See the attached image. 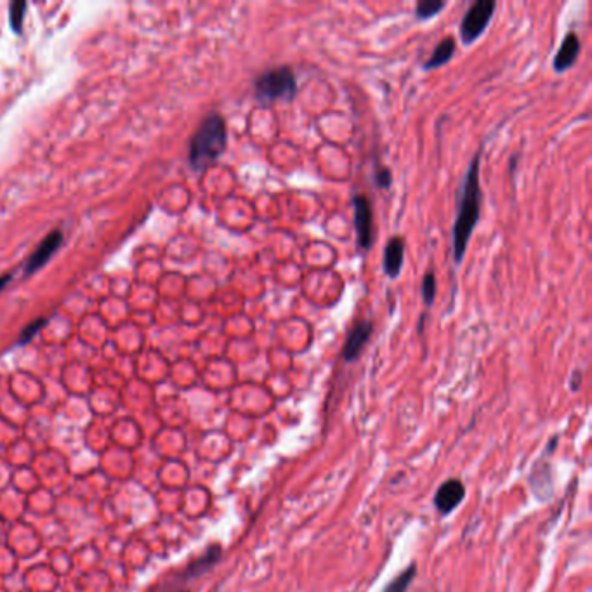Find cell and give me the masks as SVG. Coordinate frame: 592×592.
Masks as SVG:
<instances>
[{
	"instance_id": "obj_1",
	"label": "cell",
	"mask_w": 592,
	"mask_h": 592,
	"mask_svg": "<svg viewBox=\"0 0 592 592\" xmlns=\"http://www.w3.org/2000/svg\"><path fill=\"white\" fill-rule=\"evenodd\" d=\"M482 152L483 150H478L472 157L464 179H462L461 188H459L457 215H455L454 228H452V252H454V261L457 264L464 261L469 240L482 215V186H479Z\"/></svg>"
},
{
	"instance_id": "obj_2",
	"label": "cell",
	"mask_w": 592,
	"mask_h": 592,
	"mask_svg": "<svg viewBox=\"0 0 592 592\" xmlns=\"http://www.w3.org/2000/svg\"><path fill=\"white\" fill-rule=\"evenodd\" d=\"M228 143L224 118L219 113H210L198 131L195 132L189 145V164L195 171H205L224 153Z\"/></svg>"
},
{
	"instance_id": "obj_3",
	"label": "cell",
	"mask_w": 592,
	"mask_h": 592,
	"mask_svg": "<svg viewBox=\"0 0 592 592\" xmlns=\"http://www.w3.org/2000/svg\"><path fill=\"white\" fill-rule=\"evenodd\" d=\"M254 92L257 101L271 105L278 101H292L299 92V87L292 68L283 64L261 73L254 82Z\"/></svg>"
},
{
	"instance_id": "obj_4",
	"label": "cell",
	"mask_w": 592,
	"mask_h": 592,
	"mask_svg": "<svg viewBox=\"0 0 592 592\" xmlns=\"http://www.w3.org/2000/svg\"><path fill=\"white\" fill-rule=\"evenodd\" d=\"M497 3L493 0H478L464 14L461 23V38L464 45H471L484 34L490 21L493 20Z\"/></svg>"
},
{
	"instance_id": "obj_5",
	"label": "cell",
	"mask_w": 592,
	"mask_h": 592,
	"mask_svg": "<svg viewBox=\"0 0 592 592\" xmlns=\"http://www.w3.org/2000/svg\"><path fill=\"white\" fill-rule=\"evenodd\" d=\"M353 207L358 245H360V249L368 250L374 245V215H372V205L367 196L356 195L353 198Z\"/></svg>"
},
{
	"instance_id": "obj_6",
	"label": "cell",
	"mask_w": 592,
	"mask_h": 592,
	"mask_svg": "<svg viewBox=\"0 0 592 592\" xmlns=\"http://www.w3.org/2000/svg\"><path fill=\"white\" fill-rule=\"evenodd\" d=\"M465 497V486L461 479H447L440 488H438L436 495H434V507L441 514H450L454 509L464 500Z\"/></svg>"
},
{
	"instance_id": "obj_7",
	"label": "cell",
	"mask_w": 592,
	"mask_h": 592,
	"mask_svg": "<svg viewBox=\"0 0 592 592\" xmlns=\"http://www.w3.org/2000/svg\"><path fill=\"white\" fill-rule=\"evenodd\" d=\"M61 243H63V233L52 231L51 235L37 247V250L31 254L27 266H24V275H34L35 271H38L42 266H45V263L56 254V250L59 249Z\"/></svg>"
},
{
	"instance_id": "obj_8",
	"label": "cell",
	"mask_w": 592,
	"mask_h": 592,
	"mask_svg": "<svg viewBox=\"0 0 592 592\" xmlns=\"http://www.w3.org/2000/svg\"><path fill=\"white\" fill-rule=\"evenodd\" d=\"M580 49H582V45H580V38L577 37V34H573V31L566 34V37L561 42V48L558 49L554 61H552V68H554L556 73L570 70L579 59Z\"/></svg>"
},
{
	"instance_id": "obj_9",
	"label": "cell",
	"mask_w": 592,
	"mask_h": 592,
	"mask_svg": "<svg viewBox=\"0 0 592 592\" xmlns=\"http://www.w3.org/2000/svg\"><path fill=\"white\" fill-rule=\"evenodd\" d=\"M372 330H374L372 322H360L353 326V330H351L349 335H347L346 344H344V351H342L344 360L354 361L358 356H360L361 349H363L365 344H367L368 339H370Z\"/></svg>"
},
{
	"instance_id": "obj_10",
	"label": "cell",
	"mask_w": 592,
	"mask_h": 592,
	"mask_svg": "<svg viewBox=\"0 0 592 592\" xmlns=\"http://www.w3.org/2000/svg\"><path fill=\"white\" fill-rule=\"evenodd\" d=\"M405 263V242L401 236H393L384 250L382 268L389 278H398L401 275Z\"/></svg>"
},
{
	"instance_id": "obj_11",
	"label": "cell",
	"mask_w": 592,
	"mask_h": 592,
	"mask_svg": "<svg viewBox=\"0 0 592 592\" xmlns=\"http://www.w3.org/2000/svg\"><path fill=\"white\" fill-rule=\"evenodd\" d=\"M455 48H457V45H455L454 38L452 37L443 38V41L434 48V51L429 56V59L424 63L426 70H434V68L445 66L447 63H450L452 57H454L455 54Z\"/></svg>"
},
{
	"instance_id": "obj_12",
	"label": "cell",
	"mask_w": 592,
	"mask_h": 592,
	"mask_svg": "<svg viewBox=\"0 0 592 592\" xmlns=\"http://www.w3.org/2000/svg\"><path fill=\"white\" fill-rule=\"evenodd\" d=\"M221 554H222V551H221V547H219V545L209 547V551H207L205 554L202 556V558H198L196 561H193L192 565L188 566V570H186V573H185V579H195V577L209 572V570L212 568L215 563L221 559Z\"/></svg>"
},
{
	"instance_id": "obj_13",
	"label": "cell",
	"mask_w": 592,
	"mask_h": 592,
	"mask_svg": "<svg viewBox=\"0 0 592 592\" xmlns=\"http://www.w3.org/2000/svg\"><path fill=\"white\" fill-rule=\"evenodd\" d=\"M415 573H417V566L410 565L407 570H403L396 579H393L389 584H387V587L384 589V592H407L408 587H410V584L414 582Z\"/></svg>"
},
{
	"instance_id": "obj_14",
	"label": "cell",
	"mask_w": 592,
	"mask_h": 592,
	"mask_svg": "<svg viewBox=\"0 0 592 592\" xmlns=\"http://www.w3.org/2000/svg\"><path fill=\"white\" fill-rule=\"evenodd\" d=\"M447 3L443 0H421L415 7V17L419 21H428L433 20L436 14H440L445 9Z\"/></svg>"
},
{
	"instance_id": "obj_15",
	"label": "cell",
	"mask_w": 592,
	"mask_h": 592,
	"mask_svg": "<svg viewBox=\"0 0 592 592\" xmlns=\"http://www.w3.org/2000/svg\"><path fill=\"white\" fill-rule=\"evenodd\" d=\"M421 292H422V299H424L426 306H431V304L434 303V299H436V278H434L433 273L424 275V278H422Z\"/></svg>"
},
{
	"instance_id": "obj_16",
	"label": "cell",
	"mask_w": 592,
	"mask_h": 592,
	"mask_svg": "<svg viewBox=\"0 0 592 592\" xmlns=\"http://www.w3.org/2000/svg\"><path fill=\"white\" fill-rule=\"evenodd\" d=\"M24 10H27V3H24V2H14L13 6H10L9 20H10V27H13L14 31H21V27H23Z\"/></svg>"
},
{
	"instance_id": "obj_17",
	"label": "cell",
	"mask_w": 592,
	"mask_h": 592,
	"mask_svg": "<svg viewBox=\"0 0 592 592\" xmlns=\"http://www.w3.org/2000/svg\"><path fill=\"white\" fill-rule=\"evenodd\" d=\"M374 182L377 188H382L387 189L391 186V182H393V174H391V171L387 167H377L374 172Z\"/></svg>"
},
{
	"instance_id": "obj_18",
	"label": "cell",
	"mask_w": 592,
	"mask_h": 592,
	"mask_svg": "<svg viewBox=\"0 0 592 592\" xmlns=\"http://www.w3.org/2000/svg\"><path fill=\"white\" fill-rule=\"evenodd\" d=\"M44 323H45L44 320H38V322L31 323V325H28L27 329H24L23 332H21L20 340H17V344H20V346H23V344L30 342V340L34 339V337H35V333H37L38 330H41L42 326H44Z\"/></svg>"
},
{
	"instance_id": "obj_19",
	"label": "cell",
	"mask_w": 592,
	"mask_h": 592,
	"mask_svg": "<svg viewBox=\"0 0 592 592\" xmlns=\"http://www.w3.org/2000/svg\"><path fill=\"white\" fill-rule=\"evenodd\" d=\"M580 372H573V379H572V391H577L580 387Z\"/></svg>"
},
{
	"instance_id": "obj_20",
	"label": "cell",
	"mask_w": 592,
	"mask_h": 592,
	"mask_svg": "<svg viewBox=\"0 0 592 592\" xmlns=\"http://www.w3.org/2000/svg\"><path fill=\"white\" fill-rule=\"evenodd\" d=\"M10 282V275H3V276H0V292H2L3 289H6L7 287V283Z\"/></svg>"
}]
</instances>
